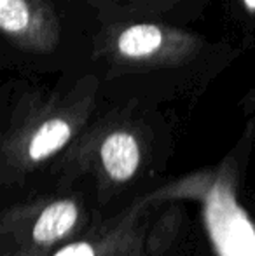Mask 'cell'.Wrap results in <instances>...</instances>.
I'll use <instances>...</instances> for the list:
<instances>
[{"instance_id":"obj_5","label":"cell","mask_w":255,"mask_h":256,"mask_svg":"<svg viewBox=\"0 0 255 256\" xmlns=\"http://www.w3.org/2000/svg\"><path fill=\"white\" fill-rule=\"evenodd\" d=\"M105 212L88 183L48 186L0 212V256H51L86 234Z\"/></svg>"},{"instance_id":"obj_8","label":"cell","mask_w":255,"mask_h":256,"mask_svg":"<svg viewBox=\"0 0 255 256\" xmlns=\"http://www.w3.org/2000/svg\"><path fill=\"white\" fill-rule=\"evenodd\" d=\"M224 9L239 34L243 51L255 49V0H224Z\"/></svg>"},{"instance_id":"obj_4","label":"cell","mask_w":255,"mask_h":256,"mask_svg":"<svg viewBox=\"0 0 255 256\" xmlns=\"http://www.w3.org/2000/svg\"><path fill=\"white\" fill-rule=\"evenodd\" d=\"M96 26L91 0H0V70L35 78L86 70Z\"/></svg>"},{"instance_id":"obj_9","label":"cell","mask_w":255,"mask_h":256,"mask_svg":"<svg viewBox=\"0 0 255 256\" xmlns=\"http://www.w3.org/2000/svg\"><path fill=\"white\" fill-rule=\"evenodd\" d=\"M239 110L243 112L245 118L255 117V84L243 94L241 102H239Z\"/></svg>"},{"instance_id":"obj_7","label":"cell","mask_w":255,"mask_h":256,"mask_svg":"<svg viewBox=\"0 0 255 256\" xmlns=\"http://www.w3.org/2000/svg\"><path fill=\"white\" fill-rule=\"evenodd\" d=\"M98 16L191 24L204 20L210 0H91Z\"/></svg>"},{"instance_id":"obj_3","label":"cell","mask_w":255,"mask_h":256,"mask_svg":"<svg viewBox=\"0 0 255 256\" xmlns=\"http://www.w3.org/2000/svg\"><path fill=\"white\" fill-rule=\"evenodd\" d=\"M100 78L72 70L55 82L13 75L0 86V190L42 183L103 103Z\"/></svg>"},{"instance_id":"obj_1","label":"cell","mask_w":255,"mask_h":256,"mask_svg":"<svg viewBox=\"0 0 255 256\" xmlns=\"http://www.w3.org/2000/svg\"><path fill=\"white\" fill-rule=\"evenodd\" d=\"M243 52L238 42L187 24L98 16L86 70L105 98L191 108Z\"/></svg>"},{"instance_id":"obj_6","label":"cell","mask_w":255,"mask_h":256,"mask_svg":"<svg viewBox=\"0 0 255 256\" xmlns=\"http://www.w3.org/2000/svg\"><path fill=\"white\" fill-rule=\"evenodd\" d=\"M170 200L166 188L147 190L51 256H171L184 218Z\"/></svg>"},{"instance_id":"obj_2","label":"cell","mask_w":255,"mask_h":256,"mask_svg":"<svg viewBox=\"0 0 255 256\" xmlns=\"http://www.w3.org/2000/svg\"><path fill=\"white\" fill-rule=\"evenodd\" d=\"M175 150L173 118L163 106L103 98L86 131L46 174L48 186L88 183L105 214L145 194Z\"/></svg>"}]
</instances>
